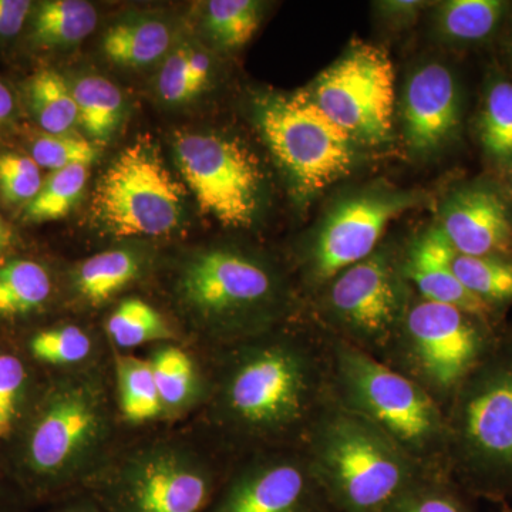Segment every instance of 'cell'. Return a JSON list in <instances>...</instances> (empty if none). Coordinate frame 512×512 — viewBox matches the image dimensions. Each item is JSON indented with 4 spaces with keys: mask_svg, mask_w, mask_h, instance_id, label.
<instances>
[{
    "mask_svg": "<svg viewBox=\"0 0 512 512\" xmlns=\"http://www.w3.org/2000/svg\"><path fill=\"white\" fill-rule=\"evenodd\" d=\"M505 323L495 325L414 292L402 328L382 362L419 384L446 414Z\"/></svg>",
    "mask_w": 512,
    "mask_h": 512,
    "instance_id": "9c48e42d",
    "label": "cell"
},
{
    "mask_svg": "<svg viewBox=\"0 0 512 512\" xmlns=\"http://www.w3.org/2000/svg\"><path fill=\"white\" fill-rule=\"evenodd\" d=\"M220 349L208 396L225 446L302 447L333 396L328 335L306 316Z\"/></svg>",
    "mask_w": 512,
    "mask_h": 512,
    "instance_id": "6da1fadb",
    "label": "cell"
},
{
    "mask_svg": "<svg viewBox=\"0 0 512 512\" xmlns=\"http://www.w3.org/2000/svg\"><path fill=\"white\" fill-rule=\"evenodd\" d=\"M399 109L404 143L416 157L440 156L463 137L466 90L450 64H417L404 83Z\"/></svg>",
    "mask_w": 512,
    "mask_h": 512,
    "instance_id": "2e32d148",
    "label": "cell"
},
{
    "mask_svg": "<svg viewBox=\"0 0 512 512\" xmlns=\"http://www.w3.org/2000/svg\"><path fill=\"white\" fill-rule=\"evenodd\" d=\"M382 512H478L477 500L448 471H429L417 478Z\"/></svg>",
    "mask_w": 512,
    "mask_h": 512,
    "instance_id": "83f0119b",
    "label": "cell"
},
{
    "mask_svg": "<svg viewBox=\"0 0 512 512\" xmlns=\"http://www.w3.org/2000/svg\"><path fill=\"white\" fill-rule=\"evenodd\" d=\"M13 232L12 228L9 227L8 222L0 217V252L8 249L12 245Z\"/></svg>",
    "mask_w": 512,
    "mask_h": 512,
    "instance_id": "f6af8a7d",
    "label": "cell"
},
{
    "mask_svg": "<svg viewBox=\"0 0 512 512\" xmlns=\"http://www.w3.org/2000/svg\"><path fill=\"white\" fill-rule=\"evenodd\" d=\"M453 269L468 291L505 318L512 305L511 256L456 254Z\"/></svg>",
    "mask_w": 512,
    "mask_h": 512,
    "instance_id": "4316f807",
    "label": "cell"
},
{
    "mask_svg": "<svg viewBox=\"0 0 512 512\" xmlns=\"http://www.w3.org/2000/svg\"><path fill=\"white\" fill-rule=\"evenodd\" d=\"M55 512H104L93 498H83V500H76L73 503L64 505Z\"/></svg>",
    "mask_w": 512,
    "mask_h": 512,
    "instance_id": "ee69618b",
    "label": "cell"
},
{
    "mask_svg": "<svg viewBox=\"0 0 512 512\" xmlns=\"http://www.w3.org/2000/svg\"><path fill=\"white\" fill-rule=\"evenodd\" d=\"M32 379L22 357L0 352V443L25 423L30 412Z\"/></svg>",
    "mask_w": 512,
    "mask_h": 512,
    "instance_id": "e575fe53",
    "label": "cell"
},
{
    "mask_svg": "<svg viewBox=\"0 0 512 512\" xmlns=\"http://www.w3.org/2000/svg\"><path fill=\"white\" fill-rule=\"evenodd\" d=\"M106 384L76 372L49 384L23 423L20 467L33 483L59 488L99 470L113 431Z\"/></svg>",
    "mask_w": 512,
    "mask_h": 512,
    "instance_id": "5b68a950",
    "label": "cell"
},
{
    "mask_svg": "<svg viewBox=\"0 0 512 512\" xmlns=\"http://www.w3.org/2000/svg\"><path fill=\"white\" fill-rule=\"evenodd\" d=\"M30 10L32 2L28 0H0V39L18 35Z\"/></svg>",
    "mask_w": 512,
    "mask_h": 512,
    "instance_id": "60d3db41",
    "label": "cell"
},
{
    "mask_svg": "<svg viewBox=\"0 0 512 512\" xmlns=\"http://www.w3.org/2000/svg\"><path fill=\"white\" fill-rule=\"evenodd\" d=\"M456 249L439 225L421 231L403 247V272L413 291L426 301L444 303L495 325L505 318L477 299L461 284L453 269Z\"/></svg>",
    "mask_w": 512,
    "mask_h": 512,
    "instance_id": "ac0fdd59",
    "label": "cell"
},
{
    "mask_svg": "<svg viewBox=\"0 0 512 512\" xmlns=\"http://www.w3.org/2000/svg\"><path fill=\"white\" fill-rule=\"evenodd\" d=\"M447 467L471 497L512 501V325L464 380L446 410Z\"/></svg>",
    "mask_w": 512,
    "mask_h": 512,
    "instance_id": "3957f363",
    "label": "cell"
},
{
    "mask_svg": "<svg viewBox=\"0 0 512 512\" xmlns=\"http://www.w3.org/2000/svg\"><path fill=\"white\" fill-rule=\"evenodd\" d=\"M79 124L96 143H106L119 130L124 97L119 87L101 76H84L72 86Z\"/></svg>",
    "mask_w": 512,
    "mask_h": 512,
    "instance_id": "484cf974",
    "label": "cell"
},
{
    "mask_svg": "<svg viewBox=\"0 0 512 512\" xmlns=\"http://www.w3.org/2000/svg\"><path fill=\"white\" fill-rule=\"evenodd\" d=\"M15 111V99L5 83L0 82V130L12 119Z\"/></svg>",
    "mask_w": 512,
    "mask_h": 512,
    "instance_id": "7bdbcfd3",
    "label": "cell"
},
{
    "mask_svg": "<svg viewBox=\"0 0 512 512\" xmlns=\"http://www.w3.org/2000/svg\"><path fill=\"white\" fill-rule=\"evenodd\" d=\"M305 90L360 147L379 148L392 143L396 72L382 47L352 40Z\"/></svg>",
    "mask_w": 512,
    "mask_h": 512,
    "instance_id": "5bb4252c",
    "label": "cell"
},
{
    "mask_svg": "<svg viewBox=\"0 0 512 512\" xmlns=\"http://www.w3.org/2000/svg\"><path fill=\"white\" fill-rule=\"evenodd\" d=\"M252 123L296 201L309 204L362 163L363 150L305 89L256 94Z\"/></svg>",
    "mask_w": 512,
    "mask_h": 512,
    "instance_id": "52a82bcc",
    "label": "cell"
},
{
    "mask_svg": "<svg viewBox=\"0 0 512 512\" xmlns=\"http://www.w3.org/2000/svg\"><path fill=\"white\" fill-rule=\"evenodd\" d=\"M498 52H500L501 59L495 60L501 67L510 74L512 77V15L508 19L507 25L500 37H498L497 43Z\"/></svg>",
    "mask_w": 512,
    "mask_h": 512,
    "instance_id": "b9f144b4",
    "label": "cell"
},
{
    "mask_svg": "<svg viewBox=\"0 0 512 512\" xmlns=\"http://www.w3.org/2000/svg\"><path fill=\"white\" fill-rule=\"evenodd\" d=\"M473 131L488 171L501 180L512 167V77L497 62L485 72Z\"/></svg>",
    "mask_w": 512,
    "mask_h": 512,
    "instance_id": "d6986e66",
    "label": "cell"
},
{
    "mask_svg": "<svg viewBox=\"0 0 512 512\" xmlns=\"http://www.w3.org/2000/svg\"><path fill=\"white\" fill-rule=\"evenodd\" d=\"M173 148L201 212L227 228L254 227L268 200V180L244 141L214 131L178 133Z\"/></svg>",
    "mask_w": 512,
    "mask_h": 512,
    "instance_id": "4fadbf2b",
    "label": "cell"
},
{
    "mask_svg": "<svg viewBox=\"0 0 512 512\" xmlns=\"http://www.w3.org/2000/svg\"><path fill=\"white\" fill-rule=\"evenodd\" d=\"M426 201L420 191L372 184L333 202L296 258L308 299L340 272L372 255L390 222Z\"/></svg>",
    "mask_w": 512,
    "mask_h": 512,
    "instance_id": "7c38bea8",
    "label": "cell"
},
{
    "mask_svg": "<svg viewBox=\"0 0 512 512\" xmlns=\"http://www.w3.org/2000/svg\"><path fill=\"white\" fill-rule=\"evenodd\" d=\"M437 225L457 254L512 258V201L493 175L454 185L441 201Z\"/></svg>",
    "mask_w": 512,
    "mask_h": 512,
    "instance_id": "e0dca14e",
    "label": "cell"
},
{
    "mask_svg": "<svg viewBox=\"0 0 512 512\" xmlns=\"http://www.w3.org/2000/svg\"><path fill=\"white\" fill-rule=\"evenodd\" d=\"M99 147L76 134H43L32 146V157L40 168L50 173L72 165L89 167L99 158Z\"/></svg>",
    "mask_w": 512,
    "mask_h": 512,
    "instance_id": "d590c367",
    "label": "cell"
},
{
    "mask_svg": "<svg viewBox=\"0 0 512 512\" xmlns=\"http://www.w3.org/2000/svg\"><path fill=\"white\" fill-rule=\"evenodd\" d=\"M106 329L120 349L167 342L174 336L163 315L140 298L124 299L107 319Z\"/></svg>",
    "mask_w": 512,
    "mask_h": 512,
    "instance_id": "1f68e13d",
    "label": "cell"
},
{
    "mask_svg": "<svg viewBox=\"0 0 512 512\" xmlns=\"http://www.w3.org/2000/svg\"><path fill=\"white\" fill-rule=\"evenodd\" d=\"M212 59L210 53L200 45L190 47L188 56V83L192 99L204 92L211 80Z\"/></svg>",
    "mask_w": 512,
    "mask_h": 512,
    "instance_id": "ab89813d",
    "label": "cell"
},
{
    "mask_svg": "<svg viewBox=\"0 0 512 512\" xmlns=\"http://www.w3.org/2000/svg\"><path fill=\"white\" fill-rule=\"evenodd\" d=\"M205 512H335L303 447L247 454Z\"/></svg>",
    "mask_w": 512,
    "mask_h": 512,
    "instance_id": "9a60e30c",
    "label": "cell"
},
{
    "mask_svg": "<svg viewBox=\"0 0 512 512\" xmlns=\"http://www.w3.org/2000/svg\"><path fill=\"white\" fill-rule=\"evenodd\" d=\"M511 15L507 0H446L434 6L433 29L451 49H480L497 43Z\"/></svg>",
    "mask_w": 512,
    "mask_h": 512,
    "instance_id": "ffe728a7",
    "label": "cell"
},
{
    "mask_svg": "<svg viewBox=\"0 0 512 512\" xmlns=\"http://www.w3.org/2000/svg\"><path fill=\"white\" fill-rule=\"evenodd\" d=\"M174 42L170 23L156 16L121 20L103 36L104 55L111 63L128 69H143L165 59Z\"/></svg>",
    "mask_w": 512,
    "mask_h": 512,
    "instance_id": "44dd1931",
    "label": "cell"
},
{
    "mask_svg": "<svg viewBox=\"0 0 512 512\" xmlns=\"http://www.w3.org/2000/svg\"><path fill=\"white\" fill-rule=\"evenodd\" d=\"M53 284L49 271L32 259L0 264V319L32 315L49 301Z\"/></svg>",
    "mask_w": 512,
    "mask_h": 512,
    "instance_id": "603a6c76",
    "label": "cell"
},
{
    "mask_svg": "<svg viewBox=\"0 0 512 512\" xmlns=\"http://www.w3.org/2000/svg\"><path fill=\"white\" fill-rule=\"evenodd\" d=\"M501 183H503L505 191L508 192L512 201V167L508 170V173L501 178Z\"/></svg>",
    "mask_w": 512,
    "mask_h": 512,
    "instance_id": "bcb514c9",
    "label": "cell"
},
{
    "mask_svg": "<svg viewBox=\"0 0 512 512\" xmlns=\"http://www.w3.org/2000/svg\"><path fill=\"white\" fill-rule=\"evenodd\" d=\"M174 293L194 329L220 348L278 328L299 312L281 266L238 245H214L185 258Z\"/></svg>",
    "mask_w": 512,
    "mask_h": 512,
    "instance_id": "7a4b0ae2",
    "label": "cell"
},
{
    "mask_svg": "<svg viewBox=\"0 0 512 512\" xmlns=\"http://www.w3.org/2000/svg\"><path fill=\"white\" fill-rule=\"evenodd\" d=\"M87 178L86 165H72L50 173L39 194L26 205L25 220L35 224L62 220L82 197Z\"/></svg>",
    "mask_w": 512,
    "mask_h": 512,
    "instance_id": "d6a6232c",
    "label": "cell"
},
{
    "mask_svg": "<svg viewBox=\"0 0 512 512\" xmlns=\"http://www.w3.org/2000/svg\"><path fill=\"white\" fill-rule=\"evenodd\" d=\"M190 47V42L180 43L165 56L157 80L158 96L165 103L183 104L192 100L188 83Z\"/></svg>",
    "mask_w": 512,
    "mask_h": 512,
    "instance_id": "74e56055",
    "label": "cell"
},
{
    "mask_svg": "<svg viewBox=\"0 0 512 512\" xmlns=\"http://www.w3.org/2000/svg\"><path fill=\"white\" fill-rule=\"evenodd\" d=\"M97 10L84 0H49L37 8L30 39L37 46L69 47L96 29Z\"/></svg>",
    "mask_w": 512,
    "mask_h": 512,
    "instance_id": "cb8c5ba5",
    "label": "cell"
},
{
    "mask_svg": "<svg viewBox=\"0 0 512 512\" xmlns=\"http://www.w3.org/2000/svg\"><path fill=\"white\" fill-rule=\"evenodd\" d=\"M43 185L42 171L30 156L0 154V195L9 205H28Z\"/></svg>",
    "mask_w": 512,
    "mask_h": 512,
    "instance_id": "8d00e7d4",
    "label": "cell"
},
{
    "mask_svg": "<svg viewBox=\"0 0 512 512\" xmlns=\"http://www.w3.org/2000/svg\"><path fill=\"white\" fill-rule=\"evenodd\" d=\"M28 350L42 365L69 369L82 366L93 356L94 340L80 326H52L30 336Z\"/></svg>",
    "mask_w": 512,
    "mask_h": 512,
    "instance_id": "836d02e7",
    "label": "cell"
},
{
    "mask_svg": "<svg viewBox=\"0 0 512 512\" xmlns=\"http://www.w3.org/2000/svg\"><path fill=\"white\" fill-rule=\"evenodd\" d=\"M264 8L255 0H211L205 6V32L222 50L241 49L261 25Z\"/></svg>",
    "mask_w": 512,
    "mask_h": 512,
    "instance_id": "4dcf8cb0",
    "label": "cell"
},
{
    "mask_svg": "<svg viewBox=\"0 0 512 512\" xmlns=\"http://www.w3.org/2000/svg\"><path fill=\"white\" fill-rule=\"evenodd\" d=\"M430 5L423 0H383L375 3V10L387 28L404 29L413 26Z\"/></svg>",
    "mask_w": 512,
    "mask_h": 512,
    "instance_id": "f35d334b",
    "label": "cell"
},
{
    "mask_svg": "<svg viewBox=\"0 0 512 512\" xmlns=\"http://www.w3.org/2000/svg\"><path fill=\"white\" fill-rule=\"evenodd\" d=\"M116 379L119 407L124 420L143 424L163 416V403L148 360L117 355Z\"/></svg>",
    "mask_w": 512,
    "mask_h": 512,
    "instance_id": "f1b7e54d",
    "label": "cell"
},
{
    "mask_svg": "<svg viewBox=\"0 0 512 512\" xmlns=\"http://www.w3.org/2000/svg\"><path fill=\"white\" fill-rule=\"evenodd\" d=\"M328 338L333 399L383 431L421 467L448 471L446 414L430 394L382 360Z\"/></svg>",
    "mask_w": 512,
    "mask_h": 512,
    "instance_id": "8992f818",
    "label": "cell"
},
{
    "mask_svg": "<svg viewBox=\"0 0 512 512\" xmlns=\"http://www.w3.org/2000/svg\"><path fill=\"white\" fill-rule=\"evenodd\" d=\"M30 109L46 134H69L79 123L72 86L55 70H40L28 84Z\"/></svg>",
    "mask_w": 512,
    "mask_h": 512,
    "instance_id": "f546056e",
    "label": "cell"
},
{
    "mask_svg": "<svg viewBox=\"0 0 512 512\" xmlns=\"http://www.w3.org/2000/svg\"><path fill=\"white\" fill-rule=\"evenodd\" d=\"M302 447L335 512H382L429 473L383 431L333 396Z\"/></svg>",
    "mask_w": 512,
    "mask_h": 512,
    "instance_id": "277c9868",
    "label": "cell"
},
{
    "mask_svg": "<svg viewBox=\"0 0 512 512\" xmlns=\"http://www.w3.org/2000/svg\"><path fill=\"white\" fill-rule=\"evenodd\" d=\"M402 252L382 242L309 298L306 316L330 338L383 360L414 296L404 276Z\"/></svg>",
    "mask_w": 512,
    "mask_h": 512,
    "instance_id": "ba28073f",
    "label": "cell"
},
{
    "mask_svg": "<svg viewBox=\"0 0 512 512\" xmlns=\"http://www.w3.org/2000/svg\"><path fill=\"white\" fill-rule=\"evenodd\" d=\"M164 412H181L204 394V380L195 360L178 346L161 345L148 360Z\"/></svg>",
    "mask_w": 512,
    "mask_h": 512,
    "instance_id": "d4e9b609",
    "label": "cell"
},
{
    "mask_svg": "<svg viewBox=\"0 0 512 512\" xmlns=\"http://www.w3.org/2000/svg\"><path fill=\"white\" fill-rule=\"evenodd\" d=\"M187 192L148 138L111 161L94 190L92 217L114 238H157L181 227Z\"/></svg>",
    "mask_w": 512,
    "mask_h": 512,
    "instance_id": "8fae6325",
    "label": "cell"
},
{
    "mask_svg": "<svg viewBox=\"0 0 512 512\" xmlns=\"http://www.w3.org/2000/svg\"><path fill=\"white\" fill-rule=\"evenodd\" d=\"M146 255L133 248H113L90 256L73 271L74 291L84 301L100 305L137 281Z\"/></svg>",
    "mask_w": 512,
    "mask_h": 512,
    "instance_id": "7402d4cb",
    "label": "cell"
},
{
    "mask_svg": "<svg viewBox=\"0 0 512 512\" xmlns=\"http://www.w3.org/2000/svg\"><path fill=\"white\" fill-rule=\"evenodd\" d=\"M501 512H512L511 505H504L503 510Z\"/></svg>",
    "mask_w": 512,
    "mask_h": 512,
    "instance_id": "7dc6e473",
    "label": "cell"
},
{
    "mask_svg": "<svg viewBox=\"0 0 512 512\" xmlns=\"http://www.w3.org/2000/svg\"><path fill=\"white\" fill-rule=\"evenodd\" d=\"M229 470L181 441H154L109 468L93 500L104 512H205Z\"/></svg>",
    "mask_w": 512,
    "mask_h": 512,
    "instance_id": "30bf717a",
    "label": "cell"
}]
</instances>
